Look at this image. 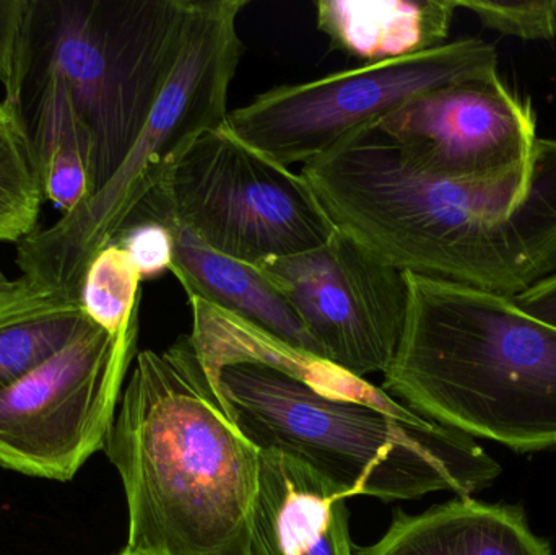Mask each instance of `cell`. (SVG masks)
<instances>
[{"mask_svg": "<svg viewBox=\"0 0 556 555\" xmlns=\"http://www.w3.org/2000/svg\"><path fill=\"white\" fill-rule=\"evenodd\" d=\"M189 306V338L238 429L261 452L304 463L346 497H472L502 472L472 437L365 378L205 300Z\"/></svg>", "mask_w": 556, "mask_h": 555, "instance_id": "6da1fadb", "label": "cell"}, {"mask_svg": "<svg viewBox=\"0 0 556 555\" xmlns=\"http://www.w3.org/2000/svg\"><path fill=\"white\" fill-rule=\"evenodd\" d=\"M300 173L339 230L402 273L508 299L556 274L555 139L535 143L528 182L421 172L376 124Z\"/></svg>", "mask_w": 556, "mask_h": 555, "instance_id": "7a4b0ae2", "label": "cell"}, {"mask_svg": "<svg viewBox=\"0 0 556 555\" xmlns=\"http://www.w3.org/2000/svg\"><path fill=\"white\" fill-rule=\"evenodd\" d=\"M104 452L126 492L124 551L248 555L261 450L228 416L189 336L136 355Z\"/></svg>", "mask_w": 556, "mask_h": 555, "instance_id": "3957f363", "label": "cell"}, {"mask_svg": "<svg viewBox=\"0 0 556 555\" xmlns=\"http://www.w3.org/2000/svg\"><path fill=\"white\" fill-rule=\"evenodd\" d=\"M404 274L407 315L382 390L516 452L556 446V329L508 297Z\"/></svg>", "mask_w": 556, "mask_h": 555, "instance_id": "277c9868", "label": "cell"}, {"mask_svg": "<svg viewBox=\"0 0 556 555\" xmlns=\"http://www.w3.org/2000/svg\"><path fill=\"white\" fill-rule=\"evenodd\" d=\"M248 0H189L181 48L123 165L87 202L16 244L20 277L80 305L81 280L169 169L207 133L227 124L228 94L243 58L238 20Z\"/></svg>", "mask_w": 556, "mask_h": 555, "instance_id": "5b68a950", "label": "cell"}, {"mask_svg": "<svg viewBox=\"0 0 556 555\" xmlns=\"http://www.w3.org/2000/svg\"><path fill=\"white\" fill-rule=\"evenodd\" d=\"M189 0H26L18 85L55 75L90 130L94 192L123 165L178 59ZM93 192V194H94Z\"/></svg>", "mask_w": 556, "mask_h": 555, "instance_id": "8992f818", "label": "cell"}, {"mask_svg": "<svg viewBox=\"0 0 556 555\" xmlns=\"http://www.w3.org/2000/svg\"><path fill=\"white\" fill-rule=\"evenodd\" d=\"M139 218L173 222L254 266L317 250L337 231L301 173L238 139L228 124L202 134L127 224Z\"/></svg>", "mask_w": 556, "mask_h": 555, "instance_id": "52a82bcc", "label": "cell"}, {"mask_svg": "<svg viewBox=\"0 0 556 555\" xmlns=\"http://www.w3.org/2000/svg\"><path fill=\"white\" fill-rule=\"evenodd\" d=\"M493 75H498L495 46L456 39L410 58L270 88L231 111L227 124L238 139L291 168L319 159L427 91Z\"/></svg>", "mask_w": 556, "mask_h": 555, "instance_id": "ba28073f", "label": "cell"}, {"mask_svg": "<svg viewBox=\"0 0 556 555\" xmlns=\"http://www.w3.org/2000/svg\"><path fill=\"white\" fill-rule=\"evenodd\" d=\"M137 331L111 336L90 323L45 364L0 390V466L67 482L104 450Z\"/></svg>", "mask_w": 556, "mask_h": 555, "instance_id": "9c48e42d", "label": "cell"}, {"mask_svg": "<svg viewBox=\"0 0 556 555\" xmlns=\"http://www.w3.org/2000/svg\"><path fill=\"white\" fill-rule=\"evenodd\" d=\"M319 355L365 378L394 361L407 315L405 274L337 228L324 247L261 264Z\"/></svg>", "mask_w": 556, "mask_h": 555, "instance_id": "30bf717a", "label": "cell"}, {"mask_svg": "<svg viewBox=\"0 0 556 555\" xmlns=\"http://www.w3.org/2000/svg\"><path fill=\"white\" fill-rule=\"evenodd\" d=\"M405 162L476 186L528 182L535 114L500 75L434 88L376 123Z\"/></svg>", "mask_w": 556, "mask_h": 555, "instance_id": "8fae6325", "label": "cell"}, {"mask_svg": "<svg viewBox=\"0 0 556 555\" xmlns=\"http://www.w3.org/2000/svg\"><path fill=\"white\" fill-rule=\"evenodd\" d=\"M346 499L304 463L261 452L248 555H353Z\"/></svg>", "mask_w": 556, "mask_h": 555, "instance_id": "7c38bea8", "label": "cell"}, {"mask_svg": "<svg viewBox=\"0 0 556 555\" xmlns=\"http://www.w3.org/2000/svg\"><path fill=\"white\" fill-rule=\"evenodd\" d=\"M355 555H552L516 505L457 497L418 515L399 510L384 537Z\"/></svg>", "mask_w": 556, "mask_h": 555, "instance_id": "4fadbf2b", "label": "cell"}, {"mask_svg": "<svg viewBox=\"0 0 556 555\" xmlns=\"http://www.w3.org/2000/svg\"><path fill=\"white\" fill-rule=\"evenodd\" d=\"M163 224L168 225L173 235L169 273L181 282L188 299L205 300L266 329L294 348L319 355L293 306L260 266L205 247L188 228L173 222Z\"/></svg>", "mask_w": 556, "mask_h": 555, "instance_id": "5bb4252c", "label": "cell"}, {"mask_svg": "<svg viewBox=\"0 0 556 555\" xmlns=\"http://www.w3.org/2000/svg\"><path fill=\"white\" fill-rule=\"evenodd\" d=\"M456 0H319L317 29L336 51L366 64L446 45Z\"/></svg>", "mask_w": 556, "mask_h": 555, "instance_id": "9a60e30c", "label": "cell"}, {"mask_svg": "<svg viewBox=\"0 0 556 555\" xmlns=\"http://www.w3.org/2000/svg\"><path fill=\"white\" fill-rule=\"evenodd\" d=\"M16 104L28 127L45 199L71 214L94 192V147L90 130L55 75L18 85Z\"/></svg>", "mask_w": 556, "mask_h": 555, "instance_id": "2e32d148", "label": "cell"}, {"mask_svg": "<svg viewBox=\"0 0 556 555\" xmlns=\"http://www.w3.org/2000/svg\"><path fill=\"white\" fill-rule=\"evenodd\" d=\"M41 179L22 111L0 100V243L18 244L38 230Z\"/></svg>", "mask_w": 556, "mask_h": 555, "instance_id": "e0dca14e", "label": "cell"}, {"mask_svg": "<svg viewBox=\"0 0 556 555\" xmlns=\"http://www.w3.org/2000/svg\"><path fill=\"white\" fill-rule=\"evenodd\" d=\"M140 283L126 250L116 243L104 247L88 264L81 280V312L111 336L139 328Z\"/></svg>", "mask_w": 556, "mask_h": 555, "instance_id": "ac0fdd59", "label": "cell"}, {"mask_svg": "<svg viewBox=\"0 0 556 555\" xmlns=\"http://www.w3.org/2000/svg\"><path fill=\"white\" fill-rule=\"evenodd\" d=\"M90 323L80 306L72 305L0 326V390L45 364Z\"/></svg>", "mask_w": 556, "mask_h": 555, "instance_id": "d6986e66", "label": "cell"}, {"mask_svg": "<svg viewBox=\"0 0 556 555\" xmlns=\"http://www.w3.org/2000/svg\"><path fill=\"white\" fill-rule=\"evenodd\" d=\"M459 9L472 12L486 28L502 35L528 39L556 38V0L542 2H483L456 0Z\"/></svg>", "mask_w": 556, "mask_h": 555, "instance_id": "ffe728a7", "label": "cell"}, {"mask_svg": "<svg viewBox=\"0 0 556 555\" xmlns=\"http://www.w3.org/2000/svg\"><path fill=\"white\" fill-rule=\"evenodd\" d=\"M111 243L126 250L142 280L162 276L172 267L173 235L163 222L153 218L129 222Z\"/></svg>", "mask_w": 556, "mask_h": 555, "instance_id": "44dd1931", "label": "cell"}, {"mask_svg": "<svg viewBox=\"0 0 556 555\" xmlns=\"http://www.w3.org/2000/svg\"><path fill=\"white\" fill-rule=\"evenodd\" d=\"M25 10L26 0H0V85L3 98L13 104H16V71Z\"/></svg>", "mask_w": 556, "mask_h": 555, "instance_id": "7402d4cb", "label": "cell"}, {"mask_svg": "<svg viewBox=\"0 0 556 555\" xmlns=\"http://www.w3.org/2000/svg\"><path fill=\"white\" fill-rule=\"evenodd\" d=\"M519 310L556 329V274L513 297Z\"/></svg>", "mask_w": 556, "mask_h": 555, "instance_id": "603a6c76", "label": "cell"}, {"mask_svg": "<svg viewBox=\"0 0 556 555\" xmlns=\"http://www.w3.org/2000/svg\"><path fill=\"white\" fill-rule=\"evenodd\" d=\"M33 290H35V287L29 286L23 277L10 279V277L3 273L2 267H0V310L13 305V303L18 302L20 299L28 295Z\"/></svg>", "mask_w": 556, "mask_h": 555, "instance_id": "cb8c5ba5", "label": "cell"}, {"mask_svg": "<svg viewBox=\"0 0 556 555\" xmlns=\"http://www.w3.org/2000/svg\"><path fill=\"white\" fill-rule=\"evenodd\" d=\"M119 555H143V554H134V553H127V551H123Z\"/></svg>", "mask_w": 556, "mask_h": 555, "instance_id": "d4e9b609", "label": "cell"}]
</instances>
